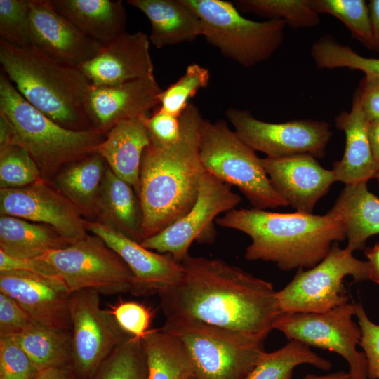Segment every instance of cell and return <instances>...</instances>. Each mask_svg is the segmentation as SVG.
I'll use <instances>...</instances> for the list:
<instances>
[{
  "instance_id": "74e56055",
  "label": "cell",
  "mask_w": 379,
  "mask_h": 379,
  "mask_svg": "<svg viewBox=\"0 0 379 379\" xmlns=\"http://www.w3.org/2000/svg\"><path fill=\"white\" fill-rule=\"evenodd\" d=\"M42 180L40 169L24 148L12 145L0 150L1 189L23 187Z\"/></svg>"
},
{
  "instance_id": "52a82bcc",
  "label": "cell",
  "mask_w": 379,
  "mask_h": 379,
  "mask_svg": "<svg viewBox=\"0 0 379 379\" xmlns=\"http://www.w3.org/2000/svg\"><path fill=\"white\" fill-rule=\"evenodd\" d=\"M191 359L195 379H245L266 352L264 340L195 320L166 319Z\"/></svg>"
},
{
  "instance_id": "c3c4849f",
  "label": "cell",
  "mask_w": 379,
  "mask_h": 379,
  "mask_svg": "<svg viewBox=\"0 0 379 379\" xmlns=\"http://www.w3.org/2000/svg\"><path fill=\"white\" fill-rule=\"evenodd\" d=\"M364 255L368 258L369 279L379 284V242L373 247L364 249Z\"/></svg>"
},
{
  "instance_id": "30bf717a",
  "label": "cell",
  "mask_w": 379,
  "mask_h": 379,
  "mask_svg": "<svg viewBox=\"0 0 379 379\" xmlns=\"http://www.w3.org/2000/svg\"><path fill=\"white\" fill-rule=\"evenodd\" d=\"M46 262L69 291L91 289L102 294L131 293L134 275L121 257L98 237L88 235L37 258Z\"/></svg>"
},
{
  "instance_id": "cb8c5ba5",
  "label": "cell",
  "mask_w": 379,
  "mask_h": 379,
  "mask_svg": "<svg viewBox=\"0 0 379 379\" xmlns=\"http://www.w3.org/2000/svg\"><path fill=\"white\" fill-rule=\"evenodd\" d=\"M150 22V43L157 48L191 42L202 36V22L182 0H128Z\"/></svg>"
},
{
  "instance_id": "836d02e7",
  "label": "cell",
  "mask_w": 379,
  "mask_h": 379,
  "mask_svg": "<svg viewBox=\"0 0 379 379\" xmlns=\"http://www.w3.org/2000/svg\"><path fill=\"white\" fill-rule=\"evenodd\" d=\"M311 56L319 69L348 68L362 72L365 76L379 77V58L361 56L330 35H324L313 44Z\"/></svg>"
},
{
  "instance_id": "83f0119b",
  "label": "cell",
  "mask_w": 379,
  "mask_h": 379,
  "mask_svg": "<svg viewBox=\"0 0 379 379\" xmlns=\"http://www.w3.org/2000/svg\"><path fill=\"white\" fill-rule=\"evenodd\" d=\"M49 226L8 215L0 218V251L18 258L36 259L69 246Z\"/></svg>"
},
{
  "instance_id": "9c48e42d",
  "label": "cell",
  "mask_w": 379,
  "mask_h": 379,
  "mask_svg": "<svg viewBox=\"0 0 379 379\" xmlns=\"http://www.w3.org/2000/svg\"><path fill=\"white\" fill-rule=\"evenodd\" d=\"M346 276L355 281L368 280V263L335 242L321 262L306 270L299 269L293 279L277 291L282 312L323 313L348 302L343 284Z\"/></svg>"
},
{
  "instance_id": "44dd1931",
  "label": "cell",
  "mask_w": 379,
  "mask_h": 379,
  "mask_svg": "<svg viewBox=\"0 0 379 379\" xmlns=\"http://www.w3.org/2000/svg\"><path fill=\"white\" fill-rule=\"evenodd\" d=\"M149 44L146 34L125 32L78 68L95 86H114L154 76Z\"/></svg>"
},
{
  "instance_id": "3957f363",
  "label": "cell",
  "mask_w": 379,
  "mask_h": 379,
  "mask_svg": "<svg viewBox=\"0 0 379 379\" xmlns=\"http://www.w3.org/2000/svg\"><path fill=\"white\" fill-rule=\"evenodd\" d=\"M215 222L250 237L246 259L272 262L286 271L314 267L335 242L346 238L343 225L326 214L234 208L218 217Z\"/></svg>"
},
{
  "instance_id": "4fadbf2b",
  "label": "cell",
  "mask_w": 379,
  "mask_h": 379,
  "mask_svg": "<svg viewBox=\"0 0 379 379\" xmlns=\"http://www.w3.org/2000/svg\"><path fill=\"white\" fill-rule=\"evenodd\" d=\"M72 366L79 379H91L102 363L131 337L109 310L100 307V293L86 289L71 293Z\"/></svg>"
},
{
  "instance_id": "484cf974",
  "label": "cell",
  "mask_w": 379,
  "mask_h": 379,
  "mask_svg": "<svg viewBox=\"0 0 379 379\" xmlns=\"http://www.w3.org/2000/svg\"><path fill=\"white\" fill-rule=\"evenodd\" d=\"M326 215L343 225L352 253L364 250L368 238L379 234V198L366 183L345 185Z\"/></svg>"
},
{
  "instance_id": "603a6c76",
  "label": "cell",
  "mask_w": 379,
  "mask_h": 379,
  "mask_svg": "<svg viewBox=\"0 0 379 379\" xmlns=\"http://www.w3.org/2000/svg\"><path fill=\"white\" fill-rule=\"evenodd\" d=\"M147 117V115L141 116L118 123L107 132L95 152L119 178L133 187L137 194L142 156L150 144Z\"/></svg>"
},
{
  "instance_id": "f35d334b",
  "label": "cell",
  "mask_w": 379,
  "mask_h": 379,
  "mask_svg": "<svg viewBox=\"0 0 379 379\" xmlns=\"http://www.w3.org/2000/svg\"><path fill=\"white\" fill-rule=\"evenodd\" d=\"M29 0H0V39L26 47L29 35Z\"/></svg>"
},
{
  "instance_id": "ee69618b",
  "label": "cell",
  "mask_w": 379,
  "mask_h": 379,
  "mask_svg": "<svg viewBox=\"0 0 379 379\" xmlns=\"http://www.w3.org/2000/svg\"><path fill=\"white\" fill-rule=\"evenodd\" d=\"M150 143L168 146L176 142L181 133L180 117L170 114L161 108L147 119Z\"/></svg>"
},
{
  "instance_id": "4316f807",
  "label": "cell",
  "mask_w": 379,
  "mask_h": 379,
  "mask_svg": "<svg viewBox=\"0 0 379 379\" xmlns=\"http://www.w3.org/2000/svg\"><path fill=\"white\" fill-rule=\"evenodd\" d=\"M97 213L106 223L140 243L142 215L133 187L107 168L100 189Z\"/></svg>"
},
{
  "instance_id": "7bdbcfd3",
  "label": "cell",
  "mask_w": 379,
  "mask_h": 379,
  "mask_svg": "<svg viewBox=\"0 0 379 379\" xmlns=\"http://www.w3.org/2000/svg\"><path fill=\"white\" fill-rule=\"evenodd\" d=\"M34 323L13 298L0 292V337L16 335Z\"/></svg>"
},
{
  "instance_id": "816d5d0a",
  "label": "cell",
  "mask_w": 379,
  "mask_h": 379,
  "mask_svg": "<svg viewBox=\"0 0 379 379\" xmlns=\"http://www.w3.org/2000/svg\"><path fill=\"white\" fill-rule=\"evenodd\" d=\"M302 379H354L349 372L338 371L328 375H317L314 374L306 375Z\"/></svg>"
},
{
  "instance_id": "277c9868",
  "label": "cell",
  "mask_w": 379,
  "mask_h": 379,
  "mask_svg": "<svg viewBox=\"0 0 379 379\" xmlns=\"http://www.w3.org/2000/svg\"><path fill=\"white\" fill-rule=\"evenodd\" d=\"M3 73L34 108L61 126L91 130L84 103L91 84L78 67L53 59L30 45L0 39Z\"/></svg>"
},
{
  "instance_id": "d6986e66",
  "label": "cell",
  "mask_w": 379,
  "mask_h": 379,
  "mask_svg": "<svg viewBox=\"0 0 379 379\" xmlns=\"http://www.w3.org/2000/svg\"><path fill=\"white\" fill-rule=\"evenodd\" d=\"M275 191L297 213L313 214L317 202L336 181L332 170L308 154L261 159Z\"/></svg>"
},
{
  "instance_id": "b9f144b4",
  "label": "cell",
  "mask_w": 379,
  "mask_h": 379,
  "mask_svg": "<svg viewBox=\"0 0 379 379\" xmlns=\"http://www.w3.org/2000/svg\"><path fill=\"white\" fill-rule=\"evenodd\" d=\"M355 317L361 330L359 345L366 359L368 379H379V324L371 321L360 302Z\"/></svg>"
},
{
  "instance_id": "ac0fdd59",
  "label": "cell",
  "mask_w": 379,
  "mask_h": 379,
  "mask_svg": "<svg viewBox=\"0 0 379 379\" xmlns=\"http://www.w3.org/2000/svg\"><path fill=\"white\" fill-rule=\"evenodd\" d=\"M162 91L154 76L114 86L91 84L84 107L92 128L106 135L122 121L147 115L159 104Z\"/></svg>"
},
{
  "instance_id": "7a4b0ae2",
  "label": "cell",
  "mask_w": 379,
  "mask_h": 379,
  "mask_svg": "<svg viewBox=\"0 0 379 379\" xmlns=\"http://www.w3.org/2000/svg\"><path fill=\"white\" fill-rule=\"evenodd\" d=\"M180 120L181 133L176 142L168 146L150 143L142 156L138 194L142 241L182 218L198 197L205 172L199 154L203 117L197 107L190 103Z\"/></svg>"
},
{
  "instance_id": "f6af8a7d",
  "label": "cell",
  "mask_w": 379,
  "mask_h": 379,
  "mask_svg": "<svg viewBox=\"0 0 379 379\" xmlns=\"http://www.w3.org/2000/svg\"><path fill=\"white\" fill-rule=\"evenodd\" d=\"M8 271H20L51 280L62 281L56 272L40 259L14 258L0 251V272Z\"/></svg>"
},
{
  "instance_id": "5b68a950",
  "label": "cell",
  "mask_w": 379,
  "mask_h": 379,
  "mask_svg": "<svg viewBox=\"0 0 379 379\" xmlns=\"http://www.w3.org/2000/svg\"><path fill=\"white\" fill-rule=\"evenodd\" d=\"M0 114L11 128V145L24 148L46 174L95 153L105 135L93 129L64 128L29 104L3 73Z\"/></svg>"
},
{
  "instance_id": "6da1fadb",
  "label": "cell",
  "mask_w": 379,
  "mask_h": 379,
  "mask_svg": "<svg viewBox=\"0 0 379 379\" xmlns=\"http://www.w3.org/2000/svg\"><path fill=\"white\" fill-rule=\"evenodd\" d=\"M179 281L159 293L166 319L195 320L265 340L283 313L265 280L221 259L180 262Z\"/></svg>"
},
{
  "instance_id": "f546056e",
  "label": "cell",
  "mask_w": 379,
  "mask_h": 379,
  "mask_svg": "<svg viewBox=\"0 0 379 379\" xmlns=\"http://www.w3.org/2000/svg\"><path fill=\"white\" fill-rule=\"evenodd\" d=\"M105 159L93 153L65 168L56 178L58 190L81 213H97L102 181L107 167Z\"/></svg>"
},
{
  "instance_id": "db71d44e",
  "label": "cell",
  "mask_w": 379,
  "mask_h": 379,
  "mask_svg": "<svg viewBox=\"0 0 379 379\" xmlns=\"http://www.w3.org/2000/svg\"><path fill=\"white\" fill-rule=\"evenodd\" d=\"M192 379H195V378H192Z\"/></svg>"
},
{
  "instance_id": "f1b7e54d",
  "label": "cell",
  "mask_w": 379,
  "mask_h": 379,
  "mask_svg": "<svg viewBox=\"0 0 379 379\" xmlns=\"http://www.w3.org/2000/svg\"><path fill=\"white\" fill-rule=\"evenodd\" d=\"M147 366V379L195 378L189 354L182 343L164 329H152L141 339Z\"/></svg>"
},
{
  "instance_id": "5bb4252c",
  "label": "cell",
  "mask_w": 379,
  "mask_h": 379,
  "mask_svg": "<svg viewBox=\"0 0 379 379\" xmlns=\"http://www.w3.org/2000/svg\"><path fill=\"white\" fill-rule=\"evenodd\" d=\"M225 114L246 145L270 158L298 154L321 158L332 135L328 124L324 121L300 119L270 123L255 118L248 109L236 108L227 109Z\"/></svg>"
},
{
  "instance_id": "2e32d148",
  "label": "cell",
  "mask_w": 379,
  "mask_h": 379,
  "mask_svg": "<svg viewBox=\"0 0 379 379\" xmlns=\"http://www.w3.org/2000/svg\"><path fill=\"white\" fill-rule=\"evenodd\" d=\"M86 229L100 238L126 263L134 275L131 294L138 297L159 295L180 279V262L168 254L144 247L113 227L86 221Z\"/></svg>"
},
{
  "instance_id": "e0dca14e",
  "label": "cell",
  "mask_w": 379,
  "mask_h": 379,
  "mask_svg": "<svg viewBox=\"0 0 379 379\" xmlns=\"http://www.w3.org/2000/svg\"><path fill=\"white\" fill-rule=\"evenodd\" d=\"M29 35L31 45L46 55L77 67L103 46L59 14L48 0H29Z\"/></svg>"
},
{
  "instance_id": "60d3db41",
  "label": "cell",
  "mask_w": 379,
  "mask_h": 379,
  "mask_svg": "<svg viewBox=\"0 0 379 379\" xmlns=\"http://www.w3.org/2000/svg\"><path fill=\"white\" fill-rule=\"evenodd\" d=\"M109 307V311L119 326L129 335L142 339L149 330L152 313L145 305L121 300Z\"/></svg>"
},
{
  "instance_id": "7c38bea8",
  "label": "cell",
  "mask_w": 379,
  "mask_h": 379,
  "mask_svg": "<svg viewBox=\"0 0 379 379\" xmlns=\"http://www.w3.org/2000/svg\"><path fill=\"white\" fill-rule=\"evenodd\" d=\"M241 197L232 186L205 171L201 176L197 201L179 220L140 244L151 251L168 254L180 262L189 255L194 241L211 242L215 237L214 221L234 208Z\"/></svg>"
},
{
  "instance_id": "7402d4cb",
  "label": "cell",
  "mask_w": 379,
  "mask_h": 379,
  "mask_svg": "<svg viewBox=\"0 0 379 379\" xmlns=\"http://www.w3.org/2000/svg\"><path fill=\"white\" fill-rule=\"evenodd\" d=\"M335 124L345 135L343 157L333 166L336 181L345 185L367 183L378 173L379 162L372 154L368 136V121L362 109L359 88L354 93L350 112L338 114Z\"/></svg>"
},
{
  "instance_id": "bcb514c9",
  "label": "cell",
  "mask_w": 379,
  "mask_h": 379,
  "mask_svg": "<svg viewBox=\"0 0 379 379\" xmlns=\"http://www.w3.org/2000/svg\"><path fill=\"white\" fill-rule=\"evenodd\" d=\"M358 88L362 109L368 121L379 120V77L364 76Z\"/></svg>"
},
{
  "instance_id": "4dcf8cb0",
  "label": "cell",
  "mask_w": 379,
  "mask_h": 379,
  "mask_svg": "<svg viewBox=\"0 0 379 379\" xmlns=\"http://www.w3.org/2000/svg\"><path fill=\"white\" fill-rule=\"evenodd\" d=\"M39 371L72 364V331L60 330L34 323L13 336Z\"/></svg>"
},
{
  "instance_id": "f907efd6",
  "label": "cell",
  "mask_w": 379,
  "mask_h": 379,
  "mask_svg": "<svg viewBox=\"0 0 379 379\" xmlns=\"http://www.w3.org/2000/svg\"><path fill=\"white\" fill-rule=\"evenodd\" d=\"M368 136L373 156L379 162V120L368 122Z\"/></svg>"
},
{
  "instance_id": "ba28073f",
  "label": "cell",
  "mask_w": 379,
  "mask_h": 379,
  "mask_svg": "<svg viewBox=\"0 0 379 379\" xmlns=\"http://www.w3.org/2000/svg\"><path fill=\"white\" fill-rule=\"evenodd\" d=\"M202 22V36L226 58L244 67L270 59L284 39L281 20L256 22L242 16L234 4L222 0H182Z\"/></svg>"
},
{
  "instance_id": "f5cc1de1",
  "label": "cell",
  "mask_w": 379,
  "mask_h": 379,
  "mask_svg": "<svg viewBox=\"0 0 379 379\" xmlns=\"http://www.w3.org/2000/svg\"><path fill=\"white\" fill-rule=\"evenodd\" d=\"M375 178H376L377 180H378V185H379V171H378V173H377V175H376V176H375Z\"/></svg>"
},
{
  "instance_id": "ffe728a7",
  "label": "cell",
  "mask_w": 379,
  "mask_h": 379,
  "mask_svg": "<svg viewBox=\"0 0 379 379\" xmlns=\"http://www.w3.org/2000/svg\"><path fill=\"white\" fill-rule=\"evenodd\" d=\"M0 292L13 298L35 323L72 331L71 293L62 281L20 271L3 272Z\"/></svg>"
},
{
  "instance_id": "d590c367",
  "label": "cell",
  "mask_w": 379,
  "mask_h": 379,
  "mask_svg": "<svg viewBox=\"0 0 379 379\" xmlns=\"http://www.w3.org/2000/svg\"><path fill=\"white\" fill-rule=\"evenodd\" d=\"M91 379H147L141 339L131 336L119 345Z\"/></svg>"
},
{
  "instance_id": "681fc988",
  "label": "cell",
  "mask_w": 379,
  "mask_h": 379,
  "mask_svg": "<svg viewBox=\"0 0 379 379\" xmlns=\"http://www.w3.org/2000/svg\"><path fill=\"white\" fill-rule=\"evenodd\" d=\"M374 50L379 53V0H371L368 3Z\"/></svg>"
},
{
  "instance_id": "8fae6325",
  "label": "cell",
  "mask_w": 379,
  "mask_h": 379,
  "mask_svg": "<svg viewBox=\"0 0 379 379\" xmlns=\"http://www.w3.org/2000/svg\"><path fill=\"white\" fill-rule=\"evenodd\" d=\"M357 303L347 302L323 313H282L274 329L294 340L334 352L348 363L354 379H368L367 361L364 352L357 351L361 330L354 321Z\"/></svg>"
},
{
  "instance_id": "8992f818",
  "label": "cell",
  "mask_w": 379,
  "mask_h": 379,
  "mask_svg": "<svg viewBox=\"0 0 379 379\" xmlns=\"http://www.w3.org/2000/svg\"><path fill=\"white\" fill-rule=\"evenodd\" d=\"M200 158L205 171L236 186L253 208L266 210L288 206L273 188L261 158L246 145L224 119H203L200 128Z\"/></svg>"
},
{
  "instance_id": "d6a6232c",
  "label": "cell",
  "mask_w": 379,
  "mask_h": 379,
  "mask_svg": "<svg viewBox=\"0 0 379 379\" xmlns=\"http://www.w3.org/2000/svg\"><path fill=\"white\" fill-rule=\"evenodd\" d=\"M234 4L239 11L281 20L293 29L314 27L321 22L312 0H239Z\"/></svg>"
},
{
  "instance_id": "ab89813d",
  "label": "cell",
  "mask_w": 379,
  "mask_h": 379,
  "mask_svg": "<svg viewBox=\"0 0 379 379\" xmlns=\"http://www.w3.org/2000/svg\"><path fill=\"white\" fill-rule=\"evenodd\" d=\"M39 371L13 336L0 337V379H34Z\"/></svg>"
},
{
  "instance_id": "9a60e30c",
  "label": "cell",
  "mask_w": 379,
  "mask_h": 379,
  "mask_svg": "<svg viewBox=\"0 0 379 379\" xmlns=\"http://www.w3.org/2000/svg\"><path fill=\"white\" fill-rule=\"evenodd\" d=\"M1 215H8L53 229L72 244L86 238V221L80 211L44 180L19 188L0 190Z\"/></svg>"
},
{
  "instance_id": "e575fe53",
  "label": "cell",
  "mask_w": 379,
  "mask_h": 379,
  "mask_svg": "<svg viewBox=\"0 0 379 379\" xmlns=\"http://www.w3.org/2000/svg\"><path fill=\"white\" fill-rule=\"evenodd\" d=\"M319 14H328L341 21L352 36L366 48L374 50L373 36L368 4L364 0H312Z\"/></svg>"
},
{
  "instance_id": "1f68e13d",
  "label": "cell",
  "mask_w": 379,
  "mask_h": 379,
  "mask_svg": "<svg viewBox=\"0 0 379 379\" xmlns=\"http://www.w3.org/2000/svg\"><path fill=\"white\" fill-rule=\"evenodd\" d=\"M305 364L324 371L332 366L331 361L315 354L307 345L291 340L276 351L265 352L245 379H292L295 368Z\"/></svg>"
},
{
  "instance_id": "8d00e7d4",
  "label": "cell",
  "mask_w": 379,
  "mask_h": 379,
  "mask_svg": "<svg viewBox=\"0 0 379 379\" xmlns=\"http://www.w3.org/2000/svg\"><path fill=\"white\" fill-rule=\"evenodd\" d=\"M209 80L210 73L206 68L196 63L189 65L185 74L159 95L160 108L180 117L189 105V100L199 90L206 88Z\"/></svg>"
},
{
  "instance_id": "7dc6e473",
  "label": "cell",
  "mask_w": 379,
  "mask_h": 379,
  "mask_svg": "<svg viewBox=\"0 0 379 379\" xmlns=\"http://www.w3.org/2000/svg\"><path fill=\"white\" fill-rule=\"evenodd\" d=\"M34 379H79L72 364L40 371Z\"/></svg>"
},
{
  "instance_id": "d4e9b609",
  "label": "cell",
  "mask_w": 379,
  "mask_h": 379,
  "mask_svg": "<svg viewBox=\"0 0 379 379\" xmlns=\"http://www.w3.org/2000/svg\"><path fill=\"white\" fill-rule=\"evenodd\" d=\"M82 33L103 46L124 33L126 12L121 1L48 0Z\"/></svg>"
}]
</instances>
